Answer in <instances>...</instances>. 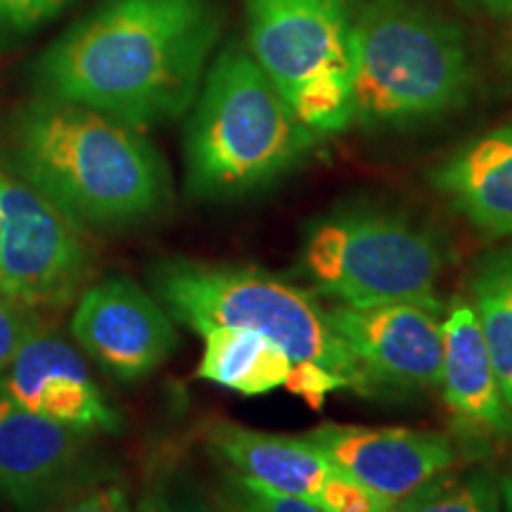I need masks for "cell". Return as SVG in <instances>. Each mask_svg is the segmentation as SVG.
Returning <instances> with one entry per match:
<instances>
[{
  "label": "cell",
  "mask_w": 512,
  "mask_h": 512,
  "mask_svg": "<svg viewBox=\"0 0 512 512\" xmlns=\"http://www.w3.org/2000/svg\"><path fill=\"white\" fill-rule=\"evenodd\" d=\"M356 0H245L249 53L320 138L351 126Z\"/></svg>",
  "instance_id": "obj_7"
},
{
  "label": "cell",
  "mask_w": 512,
  "mask_h": 512,
  "mask_svg": "<svg viewBox=\"0 0 512 512\" xmlns=\"http://www.w3.org/2000/svg\"><path fill=\"white\" fill-rule=\"evenodd\" d=\"M512 411V245L491 249L472 268L470 299Z\"/></svg>",
  "instance_id": "obj_18"
},
{
  "label": "cell",
  "mask_w": 512,
  "mask_h": 512,
  "mask_svg": "<svg viewBox=\"0 0 512 512\" xmlns=\"http://www.w3.org/2000/svg\"><path fill=\"white\" fill-rule=\"evenodd\" d=\"M88 437L0 394V491L22 510L55 501L74 484Z\"/></svg>",
  "instance_id": "obj_14"
},
{
  "label": "cell",
  "mask_w": 512,
  "mask_h": 512,
  "mask_svg": "<svg viewBox=\"0 0 512 512\" xmlns=\"http://www.w3.org/2000/svg\"><path fill=\"white\" fill-rule=\"evenodd\" d=\"M50 512H133L126 484L117 477H95L72 484Z\"/></svg>",
  "instance_id": "obj_21"
},
{
  "label": "cell",
  "mask_w": 512,
  "mask_h": 512,
  "mask_svg": "<svg viewBox=\"0 0 512 512\" xmlns=\"http://www.w3.org/2000/svg\"><path fill=\"white\" fill-rule=\"evenodd\" d=\"M138 512H169V501L162 491H155V494L145 496V501L140 503Z\"/></svg>",
  "instance_id": "obj_27"
},
{
  "label": "cell",
  "mask_w": 512,
  "mask_h": 512,
  "mask_svg": "<svg viewBox=\"0 0 512 512\" xmlns=\"http://www.w3.org/2000/svg\"><path fill=\"white\" fill-rule=\"evenodd\" d=\"M491 15H512V0H467Z\"/></svg>",
  "instance_id": "obj_26"
},
{
  "label": "cell",
  "mask_w": 512,
  "mask_h": 512,
  "mask_svg": "<svg viewBox=\"0 0 512 512\" xmlns=\"http://www.w3.org/2000/svg\"><path fill=\"white\" fill-rule=\"evenodd\" d=\"M204 349L197 377L245 396L285 387L292 358L278 344L245 328H214L202 335Z\"/></svg>",
  "instance_id": "obj_17"
},
{
  "label": "cell",
  "mask_w": 512,
  "mask_h": 512,
  "mask_svg": "<svg viewBox=\"0 0 512 512\" xmlns=\"http://www.w3.org/2000/svg\"><path fill=\"white\" fill-rule=\"evenodd\" d=\"M8 162L81 226L138 223L166 200L162 159L136 128L48 95L12 119Z\"/></svg>",
  "instance_id": "obj_2"
},
{
  "label": "cell",
  "mask_w": 512,
  "mask_h": 512,
  "mask_svg": "<svg viewBox=\"0 0 512 512\" xmlns=\"http://www.w3.org/2000/svg\"><path fill=\"white\" fill-rule=\"evenodd\" d=\"M169 512H223V510L216 505V501L211 503V501H207V498H202L197 494H188V496H183L176 505L169 503Z\"/></svg>",
  "instance_id": "obj_25"
},
{
  "label": "cell",
  "mask_w": 512,
  "mask_h": 512,
  "mask_svg": "<svg viewBox=\"0 0 512 512\" xmlns=\"http://www.w3.org/2000/svg\"><path fill=\"white\" fill-rule=\"evenodd\" d=\"M38 330L41 325H38L36 309L17 304L8 294L0 292V377Z\"/></svg>",
  "instance_id": "obj_22"
},
{
  "label": "cell",
  "mask_w": 512,
  "mask_h": 512,
  "mask_svg": "<svg viewBox=\"0 0 512 512\" xmlns=\"http://www.w3.org/2000/svg\"><path fill=\"white\" fill-rule=\"evenodd\" d=\"M207 446L238 475L328 512H394L392 505L337 470L304 437H283L249 430L235 422H214L207 432Z\"/></svg>",
  "instance_id": "obj_10"
},
{
  "label": "cell",
  "mask_w": 512,
  "mask_h": 512,
  "mask_svg": "<svg viewBox=\"0 0 512 512\" xmlns=\"http://www.w3.org/2000/svg\"><path fill=\"white\" fill-rule=\"evenodd\" d=\"M510 41H512V22H510Z\"/></svg>",
  "instance_id": "obj_29"
},
{
  "label": "cell",
  "mask_w": 512,
  "mask_h": 512,
  "mask_svg": "<svg viewBox=\"0 0 512 512\" xmlns=\"http://www.w3.org/2000/svg\"><path fill=\"white\" fill-rule=\"evenodd\" d=\"M216 505L223 512H328L309 501H302V498L275 491L271 486L256 482V479L238 475L233 470L223 475Z\"/></svg>",
  "instance_id": "obj_20"
},
{
  "label": "cell",
  "mask_w": 512,
  "mask_h": 512,
  "mask_svg": "<svg viewBox=\"0 0 512 512\" xmlns=\"http://www.w3.org/2000/svg\"><path fill=\"white\" fill-rule=\"evenodd\" d=\"M72 335L119 380L150 375L178 349L174 318L128 278H107L81 294Z\"/></svg>",
  "instance_id": "obj_11"
},
{
  "label": "cell",
  "mask_w": 512,
  "mask_h": 512,
  "mask_svg": "<svg viewBox=\"0 0 512 512\" xmlns=\"http://www.w3.org/2000/svg\"><path fill=\"white\" fill-rule=\"evenodd\" d=\"M221 29L216 0H105L43 55L38 86L136 131L164 124L192 107Z\"/></svg>",
  "instance_id": "obj_1"
},
{
  "label": "cell",
  "mask_w": 512,
  "mask_h": 512,
  "mask_svg": "<svg viewBox=\"0 0 512 512\" xmlns=\"http://www.w3.org/2000/svg\"><path fill=\"white\" fill-rule=\"evenodd\" d=\"M330 323L366 377L368 389L432 392L441 382L444 306L396 302L328 309Z\"/></svg>",
  "instance_id": "obj_9"
},
{
  "label": "cell",
  "mask_w": 512,
  "mask_h": 512,
  "mask_svg": "<svg viewBox=\"0 0 512 512\" xmlns=\"http://www.w3.org/2000/svg\"><path fill=\"white\" fill-rule=\"evenodd\" d=\"M477 86L465 36L418 0H368L351 29V124H430L463 110Z\"/></svg>",
  "instance_id": "obj_3"
},
{
  "label": "cell",
  "mask_w": 512,
  "mask_h": 512,
  "mask_svg": "<svg viewBox=\"0 0 512 512\" xmlns=\"http://www.w3.org/2000/svg\"><path fill=\"white\" fill-rule=\"evenodd\" d=\"M69 0H0V29L29 31L55 17Z\"/></svg>",
  "instance_id": "obj_24"
},
{
  "label": "cell",
  "mask_w": 512,
  "mask_h": 512,
  "mask_svg": "<svg viewBox=\"0 0 512 512\" xmlns=\"http://www.w3.org/2000/svg\"><path fill=\"white\" fill-rule=\"evenodd\" d=\"M427 181L486 238H512V124L456 147Z\"/></svg>",
  "instance_id": "obj_15"
},
{
  "label": "cell",
  "mask_w": 512,
  "mask_h": 512,
  "mask_svg": "<svg viewBox=\"0 0 512 512\" xmlns=\"http://www.w3.org/2000/svg\"><path fill=\"white\" fill-rule=\"evenodd\" d=\"M152 287L169 316L197 335L214 328L261 332L292 363H316L342 375L356 392H370L347 344L332 328L328 309L280 275L254 266L171 259L152 271Z\"/></svg>",
  "instance_id": "obj_5"
},
{
  "label": "cell",
  "mask_w": 512,
  "mask_h": 512,
  "mask_svg": "<svg viewBox=\"0 0 512 512\" xmlns=\"http://www.w3.org/2000/svg\"><path fill=\"white\" fill-rule=\"evenodd\" d=\"M441 396L460 425L484 437H512V411L486 349L472 304L456 297L444 309Z\"/></svg>",
  "instance_id": "obj_16"
},
{
  "label": "cell",
  "mask_w": 512,
  "mask_h": 512,
  "mask_svg": "<svg viewBox=\"0 0 512 512\" xmlns=\"http://www.w3.org/2000/svg\"><path fill=\"white\" fill-rule=\"evenodd\" d=\"M501 498H503V512H512V477L501 479Z\"/></svg>",
  "instance_id": "obj_28"
},
{
  "label": "cell",
  "mask_w": 512,
  "mask_h": 512,
  "mask_svg": "<svg viewBox=\"0 0 512 512\" xmlns=\"http://www.w3.org/2000/svg\"><path fill=\"white\" fill-rule=\"evenodd\" d=\"M394 512H503L501 479L489 470H446L394 505Z\"/></svg>",
  "instance_id": "obj_19"
},
{
  "label": "cell",
  "mask_w": 512,
  "mask_h": 512,
  "mask_svg": "<svg viewBox=\"0 0 512 512\" xmlns=\"http://www.w3.org/2000/svg\"><path fill=\"white\" fill-rule=\"evenodd\" d=\"M302 437L337 470L392 508L458 463L453 441L430 430L320 425Z\"/></svg>",
  "instance_id": "obj_12"
},
{
  "label": "cell",
  "mask_w": 512,
  "mask_h": 512,
  "mask_svg": "<svg viewBox=\"0 0 512 512\" xmlns=\"http://www.w3.org/2000/svg\"><path fill=\"white\" fill-rule=\"evenodd\" d=\"M192 105L185 188L197 200H235L268 188L297 169L320 140L238 41L207 69Z\"/></svg>",
  "instance_id": "obj_4"
},
{
  "label": "cell",
  "mask_w": 512,
  "mask_h": 512,
  "mask_svg": "<svg viewBox=\"0 0 512 512\" xmlns=\"http://www.w3.org/2000/svg\"><path fill=\"white\" fill-rule=\"evenodd\" d=\"M5 394L43 418L83 432H117L119 413L93 382L83 356L60 335L38 330L3 375Z\"/></svg>",
  "instance_id": "obj_13"
},
{
  "label": "cell",
  "mask_w": 512,
  "mask_h": 512,
  "mask_svg": "<svg viewBox=\"0 0 512 512\" xmlns=\"http://www.w3.org/2000/svg\"><path fill=\"white\" fill-rule=\"evenodd\" d=\"M91 271L81 223L0 171V292L29 309L64 306Z\"/></svg>",
  "instance_id": "obj_8"
},
{
  "label": "cell",
  "mask_w": 512,
  "mask_h": 512,
  "mask_svg": "<svg viewBox=\"0 0 512 512\" xmlns=\"http://www.w3.org/2000/svg\"><path fill=\"white\" fill-rule=\"evenodd\" d=\"M285 389L318 411L330 394L351 389V384L342 375L320 368L316 363H292L290 375L285 380Z\"/></svg>",
  "instance_id": "obj_23"
},
{
  "label": "cell",
  "mask_w": 512,
  "mask_h": 512,
  "mask_svg": "<svg viewBox=\"0 0 512 512\" xmlns=\"http://www.w3.org/2000/svg\"><path fill=\"white\" fill-rule=\"evenodd\" d=\"M451 261L427 221L380 204H344L304 230L297 271L339 306L441 304L437 285Z\"/></svg>",
  "instance_id": "obj_6"
}]
</instances>
